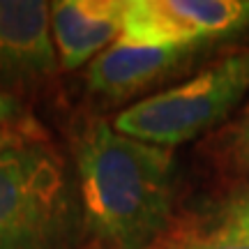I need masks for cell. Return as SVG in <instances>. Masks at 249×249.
<instances>
[{
    "label": "cell",
    "mask_w": 249,
    "mask_h": 249,
    "mask_svg": "<svg viewBox=\"0 0 249 249\" xmlns=\"http://www.w3.org/2000/svg\"><path fill=\"white\" fill-rule=\"evenodd\" d=\"M217 155L229 171L249 178V108L229 129H224L217 143Z\"/></svg>",
    "instance_id": "9c48e42d"
},
{
    "label": "cell",
    "mask_w": 249,
    "mask_h": 249,
    "mask_svg": "<svg viewBox=\"0 0 249 249\" xmlns=\"http://www.w3.org/2000/svg\"><path fill=\"white\" fill-rule=\"evenodd\" d=\"M76 180L46 139L0 155V249H81Z\"/></svg>",
    "instance_id": "7a4b0ae2"
},
{
    "label": "cell",
    "mask_w": 249,
    "mask_h": 249,
    "mask_svg": "<svg viewBox=\"0 0 249 249\" xmlns=\"http://www.w3.org/2000/svg\"><path fill=\"white\" fill-rule=\"evenodd\" d=\"M81 249H107V247H102L99 242H90V245H86V247H81Z\"/></svg>",
    "instance_id": "4fadbf2b"
},
{
    "label": "cell",
    "mask_w": 249,
    "mask_h": 249,
    "mask_svg": "<svg viewBox=\"0 0 249 249\" xmlns=\"http://www.w3.org/2000/svg\"><path fill=\"white\" fill-rule=\"evenodd\" d=\"M169 249H249L247 242H229V240H213V238H185V240L171 245Z\"/></svg>",
    "instance_id": "8fae6325"
},
{
    "label": "cell",
    "mask_w": 249,
    "mask_h": 249,
    "mask_svg": "<svg viewBox=\"0 0 249 249\" xmlns=\"http://www.w3.org/2000/svg\"><path fill=\"white\" fill-rule=\"evenodd\" d=\"M249 26V0H127L120 39L160 49H201Z\"/></svg>",
    "instance_id": "277c9868"
},
{
    "label": "cell",
    "mask_w": 249,
    "mask_h": 249,
    "mask_svg": "<svg viewBox=\"0 0 249 249\" xmlns=\"http://www.w3.org/2000/svg\"><path fill=\"white\" fill-rule=\"evenodd\" d=\"M33 139H44V134H35L28 129H17V127H0V155L18 143L33 141Z\"/></svg>",
    "instance_id": "7c38bea8"
},
{
    "label": "cell",
    "mask_w": 249,
    "mask_h": 249,
    "mask_svg": "<svg viewBox=\"0 0 249 249\" xmlns=\"http://www.w3.org/2000/svg\"><path fill=\"white\" fill-rule=\"evenodd\" d=\"M196 51L198 49H160L118 39L88 65L86 83L97 97L124 102L180 70Z\"/></svg>",
    "instance_id": "52a82bcc"
},
{
    "label": "cell",
    "mask_w": 249,
    "mask_h": 249,
    "mask_svg": "<svg viewBox=\"0 0 249 249\" xmlns=\"http://www.w3.org/2000/svg\"><path fill=\"white\" fill-rule=\"evenodd\" d=\"M196 235L249 245V187L224 198Z\"/></svg>",
    "instance_id": "ba28073f"
},
{
    "label": "cell",
    "mask_w": 249,
    "mask_h": 249,
    "mask_svg": "<svg viewBox=\"0 0 249 249\" xmlns=\"http://www.w3.org/2000/svg\"><path fill=\"white\" fill-rule=\"evenodd\" d=\"M51 2L0 0V92L23 99L58 70Z\"/></svg>",
    "instance_id": "5b68a950"
},
{
    "label": "cell",
    "mask_w": 249,
    "mask_h": 249,
    "mask_svg": "<svg viewBox=\"0 0 249 249\" xmlns=\"http://www.w3.org/2000/svg\"><path fill=\"white\" fill-rule=\"evenodd\" d=\"M127 0H58L51 2V39L58 65L74 71L90 65L123 35Z\"/></svg>",
    "instance_id": "8992f818"
},
{
    "label": "cell",
    "mask_w": 249,
    "mask_h": 249,
    "mask_svg": "<svg viewBox=\"0 0 249 249\" xmlns=\"http://www.w3.org/2000/svg\"><path fill=\"white\" fill-rule=\"evenodd\" d=\"M249 92V46L224 55L192 79L124 107L113 120L120 134L178 148L222 124Z\"/></svg>",
    "instance_id": "3957f363"
},
{
    "label": "cell",
    "mask_w": 249,
    "mask_h": 249,
    "mask_svg": "<svg viewBox=\"0 0 249 249\" xmlns=\"http://www.w3.org/2000/svg\"><path fill=\"white\" fill-rule=\"evenodd\" d=\"M86 231L107 249H155L173 224L176 157L171 148L124 136L102 118L71 141Z\"/></svg>",
    "instance_id": "6da1fadb"
},
{
    "label": "cell",
    "mask_w": 249,
    "mask_h": 249,
    "mask_svg": "<svg viewBox=\"0 0 249 249\" xmlns=\"http://www.w3.org/2000/svg\"><path fill=\"white\" fill-rule=\"evenodd\" d=\"M0 127H17V129L44 134L35 116L28 111L26 102L18 97H12V95H5V92H0Z\"/></svg>",
    "instance_id": "30bf717a"
}]
</instances>
